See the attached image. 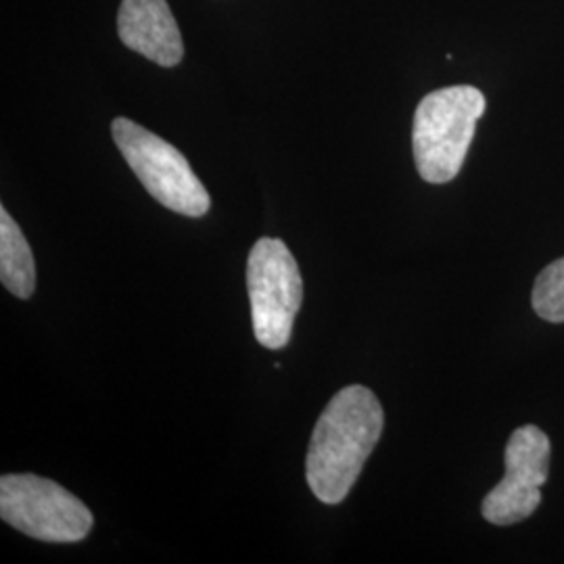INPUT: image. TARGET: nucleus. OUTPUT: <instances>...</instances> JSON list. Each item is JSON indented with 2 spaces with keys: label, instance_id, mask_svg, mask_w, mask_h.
<instances>
[{
  "label": "nucleus",
  "instance_id": "obj_7",
  "mask_svg": "<svg viewBox=\"0 0 564 564\" xmlns=\"http://www.w3.org/2000/svg\"><path fill=\"white\" fill-rule=\"evenodd\" d=\"M120 41L162 67L182 61L184 44L167 0H121L118 13Z\"/></svg>",
  "mask_w": 564,
  "mask_h": 564
},
{
  "label": "nucleus",
  "instance_id": "obj_5",
  "mask_svg": "<svg viewBox=\"0 0 564 564\" xmlns=\"http://www.w3.org/2000/svg\"><path fill=\"white\" fill-rule=\"evenodd\" d=\"M247 293L256 339L268 349H282L302 305L303 281L297 260L281 239L263 237L253 245L247 260Z\"/></svg>",
  "mask_w": 564,
  "mask_h": 564
},
{
  "label": "nucleus",
  "instance_id": "obj_2",
  "mask_svg": "<svg viewBox=\"0 0 564 564\" xmlns=\"http://www.w3.org/2000/svg\"><path fill=\"white\" fill-rule=\"evenodd\" d=\"M484 113V93L475 86H449L424 97L412 126L414 162L424 182L445 184L458 176Z\"/></svg>",
  "mask_w": 564,
  "mask_h": 564
},
{
  "label": "nucleus",
  "instance_id": "obj_9",
  "mask_svg": "<svg viewBox=\"0 0 564 564\" xmlns=\"http://www.w3.org/2000/svg\"><path fill=\"white\" fill-rule=\"evenodd\" d=\"M531 305L545 323H564V258L547 263L538 274L531 293Z\"/></svg>",
  "mask_w": 564,
  "mask_h": 564
},
{
  "label": "nucleus",
  "instance_id": "obj_1",
  "mask_svg": "<svg viewBox=\"0 0 564 564\" xmlns=\"http://www.w3.org/2000/svg\"><path fill=\"white\" fill-rule=\"evenodd\" d=\"M383 424V405L364 384H349L326 403L305 460V479L323 505L347 498L381 440Z\"/></svg>",
  "mask_w": 564,
  "mask_h": 564
},
{
  "label": "nucleus",
  "instance_id": "obj_4",
  "mask_svg": "<svg viewBox=\"0 0 564 564\" xmlns=\"http://www.w3.org/2000/svg\"><path fill=\"white\" fill-rule=\"evenodd\" d=\"M0 517L48 544H76L93 531V512L72 491L36 475H2Z\"/></svg>",
  "mask_w": 564,
  "mask_h": 564
},
{
  "label": "nucleus",
  "instance_id": "obj_6",
  "mask_svg": "<svg viewBox=\"0 0 564 564\" xmlns=\"http://www.w3.org/2000/svg\"><path fill=\"white\" fill-rule=\"evenodd\" d=\"M550 437L535 424L519 426L506 445V475L481 505L485 521L498 527L529 519L542 505V487L547 481Z\"/></svg>",
  "mask_w": 564,
  "mask_h": 564
},
{
  "label": "nucleus",
  "instance_id": "obj_3",
  "mask_svg": "<svg viewBox=\"0 0 564 564\" xmlns=\"http://www.w3.org/2000/svg\"><path fill=\"white\" fill-rule=\"evenodd\" d=\"M111 134L123 160L155 202L188 218H202L209 212L207 188L174 144L128 118L113 120Z\"/></svg>",
  "mask_w": 564,
  "mask_h": 564
},
{
  "label": "nucleus",
  "instance_id": "obj_8",
  "mask_svg": "<svg viewBox=\"0 0 564 564\" xmlns=\"http://www.w3.org/2000/svg\"><path fill=\"white\" fill-rule=\"evenodd\" d=\"M0 279L4 289L20 300L32 297L36 289V263L18 223L0 209Z\"/></svg>",
  "mask_w": 564,
  "mask_h": 564
}]
</instances>
